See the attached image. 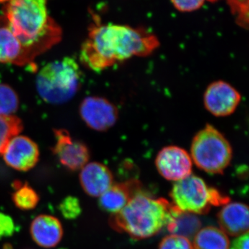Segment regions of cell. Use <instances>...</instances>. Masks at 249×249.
<instances>
[{"mask_svg": "<svg viewBox=\"0 0 249 249\" xmlns=\"http://www.w3.org/2000/svg\"><path fill=\"white\" fill-rule=\"evenodd\" d=\"M160 46L153 34L129 26L94 24L82 45L80 60L95 71H101L133 57L150 55Z\"/></svg>", "mask_w": 249, "mask_h": 249, "instance_id": "6da1fadb", "label": "cell"}, {"mask_svg": "<svg viewBox=\"0 0 249 249\" xmlns=\"http://www.w3.org/2000/svg\"><path fill=\"white\" fill-rule=\"evenodd\" d=\"M48 0H0L9 29L31 62L61 40L62 31L48 14Z\"/></svg>", "mask_w": 249, "mask_h": 249, "instance_id": "7a4b0ae2", "label": "cell"}, {"mask_svg": "<svg viewBox=\"0 0 249 249\" xmlns=\"http://www.w3.org/2000/svg\"><path fill=\"white\" fill-rule=\"evenodd\" d=\"M181 211L164 199H153L142 191L111 217L110 224L117 231L137 240L149 238L175 221Z\"/></svg>", "mask_w": 249, "mask_h": 249, "instance_id": "3957f363", "label": "cell"}, {"mask_svg": "<svg viewBox=\"0 0 249 249\" xmlns=\"http://www.w3.org/2000/svg\"><path fill=\"white\" fill-rule=\"evenodd\" d=\"M83 74L76 60L65 57L49 62L36 76V88L46 103L61 105L74 97L81 86Z\"/></svg>", "mask_w": 249, "mask_h": 249, "instance_id": "277c9868", "label": "cell"}, {"mask_svg": "<svg viewBox=\"0 0 249 249\" xmlns=\"http://www.w3.org/2000/svg\"><path fill=\"white\" fill-rule=\"evenodd\" d=\"M192 160L209 174H222L232 160L231 145L222 132L207 124L195 135L191 142Z\"/></svg>", "mask_w": 249, "mask_h": 249, "instance_id": "5b68a950", "label": "cell"}, {"mask_svg": "<svg viewBox=\"0 0 249 249\" xmlns=\"http://www.w3.org/2000/svg\"><path fill=\"white\" fill-rule=\"evenodd\" d=\"M170 196L179 211L192 214H206L213 206L229 202L228 196L209 188L202 178L192 174L174 183Z\"/></svg>", "mask_w": 249, "mask_h": 249, "instance_id": "8992f818", "label": "cell"}, {"mask_svg": "<svg viewBox=\"0 0 249 249\" xmlns=\"http://www.w3.org/2000/svg\"><path fill=\"white\" fill-rule=\"evenodd\" d=\"M79 113L85 124L98 132H105L116 124L119 110L106 98L88 96L80 105Z\"/></svg>", "mask_w": 249, "mask_h": 249, "instance_id": "52a82bcc", "label": "cell"}, {"mask_svg": "<svg viewBox=\"0 0 249 249\" xmlns=\"http://www.w3.org/2000/svg\"><path fill=\"white\" fill-rule=\"evenodd\" d=\"M155 165L163 178L178 181L191 175L193 160L190 153L182 147L168 145L157 154Z\"/></svg>", "mask_w": 249, "mask_h": 249, "instance_id": "ba28073f", "label": "cell"}, {"mask_svg": "<svg viewBox=\"0 0 249 249\" xmlns=\"http://www.w3.org/2000/svg\"><path fill=\"white\" fill-rule=\"evenodd\" d=\"M241 99L240 92L224 80L210 84L204 96L205 107L217 117L231 115L240 105Z\"/></svg>", "mask_w": 249, "mask_h": 249, "instance_id": "9c48e42d", "label": "cell"}, {"mask_svg": "<svg viewBox=\"0 0 249 249\" xmlns=\"http://www.w3.org/2000/svg\"><path fill=\"white\" fill-rule=\"evenodd\" d=\"M54 134L55 142L53 151L62 165L75 171L81 170L89 163V149L83 142L72 138L65 129H55Z\"/></svg>", "mask_w": 249, "mask_h": 249, "instance_id": "30bf717a", "label": "cell"}, {"mask_svg": "<svg viewBox=\"0 0 249 249\" xmlns=\"http://www.w3.org/2000/svg\"><path fill=\"white\" fill-rule=\"evenodd\" d=\"M5 163L19 171H28L34 168L40 157L38 146L26 136L17 135L10 140L2 155Z\"/></svg>", "mask_w": 249, "mask_h": 249, "instance_id": "8fae6325", "label": "cell"}, {"mask_svg": "<svg viewBox=\"0 0 249 249\" xmlns=\"http://www.w3.org/2000/svg\"><path fill=\"white\" fill-rule=\"evenodd\" d=\"M80 182L87 194L100 196L113 185L114 177L106 165L91 162L80 170Z\"/></svg>", "mask_w": 249, "mask_h": 249, "instance_id": "7c38bea8", "label": "cell"}, {"mask_svg": "<svg viewBox=\"0 0 249 249\" xmlns=\"http://www.w3.org/2000/svg\"><path fill=\"white\" fill-rule=\"evenodd\" d=\"M30 232L34 242L46 249L56 247L63 235L59 219L48 214H41L36 217L31 223Z\"/></svg>", "mask_w": 249, "mask_h": 249, "instance_id": "4fadbf2b", "label": "cell"}, {"mask_svg": "<svg viewBox=\"0 0 249 249\" xmlns=\"http://www.w3.org/2000/svg\"><path fill=\"white\" fill-rule=\"evenodd\" d=\"M221 230L231 236L249 232V208L240 202L226 204L217 215Z\"/></svg>", "mask_w": 249, "mask_h": 249, "instance_id": "5bb4252c", "label": "cell"}, {"mask_svg": "<svg viewBox=\"0 0 249 249\" xmlns=\"http://www.w3.org/2000/svg\"><path fill=\"white\" fill-rule=\"evenodd\" d=\"M138 181L113 183L112 186L99 196V206L105 211L115 214L124 209L137 193L141 192Z\"/></svg>", "mask_w": 249, "mask_h": 249, "instance_id": "9a60e30c", "label": "cell"}, {"mask_svg": "<svg viewBox=\"0 0 249 249\" xmlns=\"http://www.w3.org/2000/svg\"><path fill=\"white\" fill-rule=\"evenodd\" d=\"M0 62L18 66L29 63L22 45L9 29L4 16H0Z\"/></svg>", "mask_w": 249, "mask_h": 249, "instance_id": "2e32d148", "label": "cell"}, {"mask_svg": "<svg viewBox=\"0 0 249 249\" xmlns=\"http://www.w3.org/2000/svg\"><path fill=\"white\" fill-rule=\"evenodd\" d=\"M193 247L194 249H229L230 242L220 229L207 227L196 232Z\"/></svg>", "mask_w": 249, "mask_h": 249, "instance_id": "e0dca14e", "label": "cell"}, {"mask_svg": "<svg viewBox=\"0 0 249 249\" xmlns=\"http://www.w3.org/2000/svg\"><path fill=\"white\" fill-rule=\"evenodd\" d=\"M200 225V221L196 216L188 213L181 212L167 228L172 234L182 235L188 238V237L196 235Z\"/></svg>", "mask_w": 249, "mask_h": 249, "instance_id": "ac0fdd59", "label": "cell"}, {"mask_svg": "<svg viewBox=\"0 0 249 249\" xmlns=\"http://www.w3.org/2000/svg\"><path fill=\"white\" fill-rule=\"evenodd\" d=\"M16 191L13 195L15 205L22 211H30L35 209L39 202V196L34 188L28 184L15 183Z\"/></svg>", "mask_w": 249, "mask_h": 249, "instance_id": "d6986e66", "label": "cell"}, {"mask_svg": "<svg viewBox=\"0 0 249 249\" xmlns=\"http://www.w3.org/2000/svg\"><path fill=\"white\" fill-rule=\"evenodd\" d=\"M22 121L16 116H0V155L11 139L22 132Z\"/></svg>", "mask_w": 249, "mask_h": 249, "instance_id": "ffe728a7", "label": "cell"}, {"mask_svg": "<svg viewBox=\"0 0 249 249\" xmlns=\"http://www.w3.org/2000/svg\"><path fill=\"white\" fill-rule=\"evenodd\" d=\"M19 107V98L11 87L0 83V116H14Z\"/></svg>", "mask_w": 249, "mask_h": 249, "instance_id": "44dd1931", "label": "cell"}, {"mask_svg": "<svg viewBox=\"0 0 249 249\" xmlns=\"http://www.w3.org/2000/svg\"><path fill=\"white\" fill-rule=\"evenodd\" d=\"M232 14L237 16L239 25L247 28L249 24V0H228Z\"/></svg>", "mask_w": 249, "mask_h": 249, "instance_id": "7402d4cb", "label": "cell"}, {"mask_svg": "<svg viewBox=\"0 0 249 249\" xmlns=\"http://www.w3.org/2000/svg\"><path fill=\"white\" fill-rule=\"evenodd\" d=\"M159 249H194L189 239L182 235L172 234L160 242Z\"/></svg>", "mask_w": 249, "mask_h": 249, "instance_id": "603a6c76", "label": "cell"}, {"mask_svg": "<svg viewBox=\"0 0 249 249\" xmlns=\"http://www.w3.org/2000/svg\"><path fill=\"white\" fill-rule=\"evenodd\" d=\"M60 211L62 216L66 219H76L82 211L79 200L75 196H67L60 204Z\"/></svg>", "mask_w": 249, "mask_h": 249, "instance_id": "cb8c5ba5", "label": "cell"}, {"mask_svg": "<svg viewBox=\"0 0 249 249\" xmlns=\"http://www.w3.org/2000/svg\"><path fill=\"white\" fill-rule=\"evenodd\" d=\"M175 7L182 12H191L199 9L205 0H171Z\"/></svg>", "mask_w": 249, "mask_h": 249, "instance_id": "d4e9b609", "label": "cell"}, {"mask_svg": "<svg viewBox=\"0 0 249 249\" xmlns=\"http://www.w3.org/2000/svg\"><path fill=\"white\" fill-rule=\"evenodd\" d=\"M15 224L12 218L0 213V238L10 237L15 231Z\"/></svg>", "mask_w": 249, "mask_h": 249, "instance_id": "484cf974", "label": "cell"}, {"mask_svg": "<svg viewBox=\"0 0 249 249\" xmlns=\"http://www.w3.org/2000/svg\"><path fill=\"white\" fill-rule=\"evenodd\" d=\"M249 232L242 234L232 242L229 249H249Z\"/></svg>", "mask_w": 249, "mask_h": 249, "instance_id": "4316f807", "label": "cell"}, {"mask_svg": "<svg viewBox=\"0 0 249 249\" xmlns=\"http://www.w3.org/2000/svg\"><path fill=\"white\" fill-rule=\"evenodd\" d=\"M210 1H212V2H213V1H217V0H209Z\"/></svg>", "mask_w": 249, "mask_h": 249, "instance_id": "83f0119b", "label": "cell"}]
</instances>
